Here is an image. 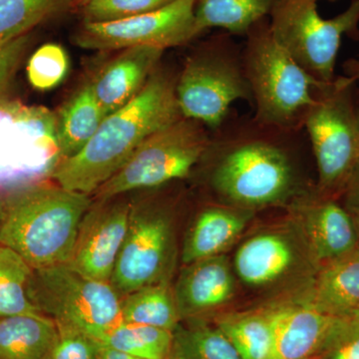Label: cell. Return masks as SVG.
I'll use <instances>...</instances> for the list:
<instances>
[{"label": "cell", "mask_w": 359, "mask_h": 359, "mask_svg": "<svg viewBox=\"0 0 359 359\" xmlns=\"http://www.w3.org/2000/svg\"><path fill=\"white\" fill-rule=\"evenodd\" d=\"M306 304L332 318H356L359 313V247L318 266Z\"/></svg>", "instance_id": "17"}, {"label": "cell", "mask_w": 359, "mask_h": 359, "mask_svg": "<svg viewBox=\"0 0 359 359\" xmlns=\"http://www.w3.org/2000/svg\"><path fill=\"white\" fill-rule=\"evenodd\" d=\"M205 128L202 123L183 117L156 132L91 196L92 199L105 202L131 191L186 178L211 144Z\"/></svg>", "instance_id": "7"}, {"label": "cell", "mask_w": 359, "mask_h": 359, "mask_svg": "<svg viewBox=\"0 0 359 359\" xmlns=\"http://www.w3.org/2000/svg\"><path fill=\"white\" fill-rule=\"evenodd\" d=\"M353 78L335 77L314 90L304 117L318 172V192L341 195L359 163V111L354 105Z\"/></svg>", "instance_id": "5"}, {"label": "cell", "mask_w": 359, "mask_h": 359, "mask_svg": "<svg viewBox=\"0 0 359 359\" xmlns=\"http://www.w3.org/2000/svg\"><path fill=\"white\" fill-rule=\"evenodd\" d=\"M185 266L174 290L182 320L197 318L230 301L235 280L226 257L219 255Z\"/></svg>", "instance_id": "15"}, {"label": "cell", "mask_w": 359, "mask_h": 359, "mask_svg": "<svg viewBox=\"0 0 359 359\" xmlns=\"http://www.w3.org/2000/svg\"><path fill=\"white\" fill-rule=\"evenodd\" d=\"M92 204L91 196L58 184L18 189L0 203V244L15 250L32 269L67 264Z\"/></svg>", "instance_id": "2"}, {"label": "cell", "mask_w": 359, "mask_h": 359, "mask_svg": "<svg viewBox=\"0 0 359 359\" xmlns=\"http://www.w3.org/2000/svg\"><path fill=\"white\" fill-rule=\"evenodd\" d=\"M337 198L318 192L299 203L309 255L316 266L334 261L359 247L355 229Z\"/></svg>", "instance_id": "13"}, {"label": "cell", "mask_w": 359, "mask_h": 359, "mask_svg": "<svg viewBox=\"0 0 359 359\" xmlns=\"http://www.w3.org/2000/svg\"><path fill=\"white\" fill-rule=\"evenodd\" d=\"M87 1H88V0H74V4H73V6H83Z\"/></svg>", "instance_id": "37"}, {"label": "cell", "mask_w": 359, "mask_h": 359, "mask_svg": "<svg viewBox=\"0 0 359 359\" xmlns=\"http://www.w3.org/2000/svg\"><path fill=\"white\" fill-rule=\"evenodd\" d=\"M132 204L115 199L92 204L84 215L70 268L92 280L110 283L128 231Z\"/></svg>", "instance_id": "12"}, {"label": "cell", "mask_w": 359, "mask_h": 359, "mask_svg": "<svg viewBox=\"0 0 359 359\" xmlns=\"http://www.w3.org/2000/svg\"><path fill=\"white\" fill-rule=\"evenodd\" d=\"M27 294L39 313L97 340L122 321V297L111 283L87 278L68 264L32 269Z\"/></svg>", "instance_id": "6"}, {"label": "cell", "mask_w": 359, "mask_h": 359, "mask_svg": "<svg viewBox=\"0 0 359 359\" xmlns=\"http://www.w3.org/2000/svg\"><path fill=\"white\" fill-rule=\"evenodd\" d=\"M28 35L0 43V97L6 92L23 53L27 48Z\"/></svg>", "instance_id": "33"}, {"label": "cell", "mask_w": 359, "mask_h": 359, "mask_svg": "<svg viewBox=\"0 0 359 359\" xmlns=\"http://www.w3.org/2000/svg\"><path fill=\"white\" fill-rule=\"evenodd\" d=\"M259 131L238 134L223 145L212 169L217 193L241 209L266 207L294 193L295 171L285 148L269 138L273 128L259 124Z\"/></svg>", "instance_id": "4"}, {"label": "cell", "mask_w": 359, "mask_h": 359, "mask_svg": "<svg viewBox=\"0 0 359 359\" xmlns=\"http://www.w3.org/2000/svg\"><path fill=\"white\" fill-rule=\"evenodd\" d=\"M164 51L148 46L123 49L89 82L106 116L119 110L140 93L157 69Z\"/></svg>", "instance_id": "14"}, {"label": "cell", "mask_w": 359, "mask_h": 359, "mask_svg": "<svg viewBox=\"0 0 359 359\" xmlns=\"http://www.w3.org/2000/svg\"><path fill=\"white\" fill-rule=\"evenodd\" d=\"M174 257L171 219L161 210L132 205L128 231L111 285L122 297L167 282Z\"/></svg>", "instance_id": "11"}, {"label": "cell", "mask_w": 359, "mask_h": 359, "mask_svg": "<svg viewBox=\"0 0 359 359\" xmlns=\"http://www.w3.org/2000/svg\"><path fill=\"white\" fill-rule=\"evenodd\" d=\"M243 65L256 103V120L271 128L289 131L302 125L313 103L314 90L325 84L304 70L278 43L269 25L249 33Z\"/></svg>", "instance_id": "3"}, {"label": "cell", "mask_w": 359, "mask_h": 359, "mask_svg": "<svg viewBox=\"0 0 359 359\" xmlns=\"http://www.w3.org/2000/svg\"><path fill=\"white\" fill-rule=\"evenodd\" d=\"M316 0H276L269 28L290 55L323 83L335 77V65L344 36L359 39V0L339 15L325 20Z\"/></svg>", "instance_id": "8"}, {"label": "cell", "mask_w": 359, "mask_h": 359, "mask_svg": "<svg viewBox=\"0 0 359 359\" xmlns=\"http://www.w3.org/2000/svg\"><path fill=\"white\" fill-rule=\"evenodd\" d=\"M177 80L156 69L133 100L108 115L79 153L57 161L52 171L56 184L92 196L134 154L149 137L183 118Z\"/></svg>", "instance_id": "1"}, {"label": "cell", "mask_w": 359, "mask_h": 359, "mask_svg": "<svg viewBox=\"0 0 359 359\" xmlns=\"http://www.w3.org/2000/svg\"><path fill=\"white\" fill-rule=\"evenodd\" d=\"M313 359H359V318H339Z\"/></svg>", "instance_id": "32"}, {"label": "cell", "mask_w": 359, "mask_h": 359, "mask_svg": "<svg viewBox=\"0 0 359 359\" xmlns=\"http://www.w3.org/2000/svg\"><path fill=\"white\" fill-rule=\"evenodd\" d=\"M344 208L353 222L359 243V163L341 193Z\"/></svg>", "instance_id": "34"}, {"label": "cell", "mask_w": 359, "mask_h": 359, "mask_svg": "<svg viewBox=\"0 0 359 359\" xmlns=\"http://www.w3.org/2000/svg\"><path fill=\"white\" fill-rule=\"evenodd\" d=\"M123 323H136L175 332L181 321L174 290L167 282L148 285L122 297Z\"/></svg>", "instance_id": "23"}, {"label": "cell", "mask_w": 359, "mask_h": 359, "mask_svg": "<svg viewBox=\"0 0 359 359\" xmlns=\"http://www.w3.org/2000/svg\"><path fill=\"white\" fill-rule=\"evenodd\" d=\"M171 359H175V358H173V356H172Z\"/></svg>", "instance_id": "40"}, {"label": "cell", "mask_w": 359, "mask_h": 359, "mask_svg": "<svg viewBox=\"0 0 359 359\" xmlns=\"http://www.w3.org/2000/svg\"><path fill=\"white\" fill-rule=\"evenodd\" d=\"M172 356L175 359H243L217 325H205L177 327Z\"/></svg>", "instance_id": "27"}, {"label": "cell", "mask_w": 359, "mask_h": 359, "mask_svg": "<svg viewBox=\"0 0 359 359\" xmlns=\"http://www.w3.org/2000/svg\"><path fill=\"white\" fill-rule=\"evenodd\" d=\"M56 337V323L44 314L0 318V359H47Z\"/></svg>", "instance_id": "20"}, {"label": "cell", "mask_w": 359, "mask_h": 359, "mask_svg": "<svg viewBox=\"0 0 359 359\" xmlns=\"http://www.w3.org/2000/svg\"><path fill=\"white\" fill-rule=\"evenodd\" d=\"M97 359H142L101 344Z\"/></svg>", "instance_id": "35"}, {"label": "cell", "mask_w": 359, "mask_h": 359, "mask_svg": "<svg viewBox=\"0 0 359 359\" xmlns=\"http://www.w3.org/2000/svg\"><path fill=\"white\" fill-rule=\"evenodd\" d=\"M69 61L62 46L46 43L32 54L27 65V77L35 89L46 91L57 86L68 71Z\"/></svg>", "instance_id": "29"}, {"label": "cell", "mask_w": 359, "mask_h": 359, "mask_svg": "<svg viewBox=\"0 0 359 359\" xmlns=\"http://www.w3.org/2000/svg\"><path fill=\"white\" fill-rule=\"evenodd\" d=\"M183 117L217 129L238 100H252L243 61L228 50L211 49L189 59L177 80Z\"/></svg>", "instance_id": "9"}, {"label": "cell", "mask_w": 359, "mask_h": 359, "mask_svg": "<svg viewBox=\"0 0 359 359\" xmlns=\"http://www.w3.org/2000/svg\"><path fill=\"white\" fill-rule=\"evenodd\" d=\"M74 0H0V43L27 34Z\"/></svg>", "instance_id": "28"}, {"label": "cell", "mask_w": 359, "mask_h": 359, "mask_svg": "<svg viewBox=\"0 0 359 359\" xmlns=\"http://www.w3.org/2000/svg\"><path fill=\"white\" fill-rule=\"evenodd\" d=\"M344 73L346 76L353 78L358 83L359 81V56L356 58L349 59L344 63Z\"/></svg>", "instance_id": "36"}, {"label": "cell", "mask_w": 359, "mask_h": 359, "mask_svg": "<svg viewBox=\"0 0 359 359\" xmlns=\"http://www.w3.org/2000/svg\"><path fill=\"white\" fill-rule=\"evenodd\" d=\"M98 341L103 346L142 359H171L174 332L121 321Z\"/></svg>", "instance_id": "25"}, {"label": "cell", "mask_w": 359, "mask_h": 359, "mask_svg": "<svg viewBox=\"0 0 359 359\" xmlns=\"http://www.w3.org/2000/svg\"><path fill=\"white\" fill-rule=\"evenodd\" d=\"M268 311L275 334V359H313L339 320L306 304Z\"/></svg>", "instance_id": "16"}, {"label": "cell", "mask_w": 359, "mask_h": 359, "mask_svg": "<svg viewBox=\"0 0 359 359\" xmlns=\"http://www.w3.org/2000/svg\"><path fill=\"white\" fill-rule=\"evenodd\" d=\"M294 262L289 238L278 233H264L241 245L236 252L235 269L245 285L266 287L287 275Z\"/></svg>", "instance_id": "18"}, {"label": "cell", "mask_w": 359, "mask_h": 359, "mask_svg": "<svg viewBox=\"0 0 359 359\" xmlns=\"http://www.w3.org/2000/svg\"><path fill=\"white\" fill-rule=\"evenodd\" d=\"M56 327H57V337L47 359H97L98 358L99 349L101 347L100 341L70 325L56 323Z\"/></svg>", "instance_id": "31"}, {"label": "cell", "mask_w": 359, "mask_h": 359, "mask_svg": "<svg viewBox=\"0 0 359 359\" xmlns=\"http://www.w3.org/2000/svg\"><path fill=\"white\" fill-rule=\"evenodd\" d=\"M243 210L210 207L201 212L187 235L182 262L219 256L244 231L249 215Z\"/></svg>", "instance_id": "19"}, {"label": "cell", "mask_w": 359, "mask_h": 359, "mask_svg": "<svg viewBox=\"0 0 359 359\" xmlns=\"http://www.w3.org/2000/svg\"><path fill=\"white\" fill-rule=\"evenodd\" d=\"M276 0H197L196 26L199 33L219 27L235 34H248L271 13Z\"/></svg>", "instance_id": "22"}, {"label": "cell", "mask_w": 359, "mask_h": 359, "mask_svg": "<svg viewBox=\"0 0 359 359\" xmlns=\"http://www.w3.org/2000/svg\"><path fill=\"white\" fill-rule=\"evenodd\" d=\"M316 1H318V0H316ZM328 1H337V0H328Z\"/></svg>", "instance_id": "38"}, {"label": "cell", "mask_w": 359, "mask_h": 359, "mask_svg": "<svg viewBox=\"0 0 359 359\" xmlns=\"http://www.w3.org/2000/svg\"><path fill=\"white\" fill-rule=\"evenodd\" d=\"M174 0H88L83 6L84 22H112L150 13Z\"/></svg>", "instance_id": "30"}, {"label": "cell", "mask_w": 359, "mask_h": 359, "mask_svg": "<svg viewBox=\"0 0 359 359\" xmlns=\"http://www.w3.org/2000/svg\"><path fill=\"white\" fill-rule=\"evenodd\" d=\"M106 117L88 82L78 90L61 111L56 135L60 158L58 161L79 153L95 135Z\"/></svg>", "instance_id": "21"}, {"label": "cell", "mask_w": 359, "mask_h": 359, "mask_svg": "<svg viewBox=\"0 0 359 359\" xmlns=\"http://www.w3.org/2000/svg\"><path fill=\"white\" fill-rule=\"evenodd\" d=\"M32 268L15 250L0 244V318L39 313L27 294Z\"/></svg>", "instance_id": "26"}, {"label": "cell", "mask_w": 359, "mask_h": 359, "mask_svg": "<svg viewBox=\"0 0 359 359\" xmlns=\"http://www.w3.org/2000/svg\"><path fill=\"white\" fill-rule=\"evenodd\" d=\"M216 325L243 359H275V334L268 309L222 316Z\"/></svg>", "instance_id": "24"}, {"label": "cell", "mask_w": 359, "mask_h": 359, "mask_svg": "<svg viewBox=\"0 0 359 359\" xmlns=\"http://www.w3.org/2000/svg\"><path fill=\"white\" fill-rule=\"evenodd\" d=\"M197 0H174L167 6L126 20L83 22L75 43L89 50H123L148 46L166 50L192 41L200 34L196 26Z\"/></svg>", "instance_id": "10"}, {"label": "cell", "mask_w": 359, "mask_h": 359, "mask_svg": "<svg viewBox=\"0 0 359 359\" xmlns=\"http://www.w3.org/2000/svg\"><path fill=\"white\" fill-rule=\"evenodd\" d=\"M356 318H359V313H358V316H356Z\"/></svg>", "instance_id": "39"}]
</instances>
